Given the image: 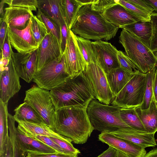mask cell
Here are the masks:
<instances>
[{"instance_id": "obj_1", "label": "cell", "mask_w": 157, "mask_h": 157, "mask_svg": "<svg viewBox=\"0 0 157 157\" xmlns=\"http://www.w3.org/2000/svg\"><path fill=\"white\" fill-rule=\"evenodd\" d=\"M50 92L55 111L68 106L87 107L95 98L91 84L83 73L70 76Z\"/></svg>"}, {"instance_id": "obj_2", "label": "cell", "mask_w": 157, "mask_h": 157, "mask_svg": "<svg viewBox=\"0 0 157 157\" xmlns=\"http://www.w3.org/2000/svg\"><path fill=\"white\" fill-rule=\"evenodd\" d=\"M87 108L68 106L56 111L55 132L70 139L75 144L86 143L94 130L88 116Z\"/></svg>"}, {"instance_id": "obj_3", "label": "cell", "mask_w": 157, "mask_h": 157, "mask_svg": "<svg viewBox=\"0 0 157 157\" xmlns=\"http://www.w3.org/2000/svg\"><path fill=\"white\" fill-rule=\"evenodd\" d=\"M119 28L111 23L90 5L81 6L70 30L75 35L88 40L107 41L116 36Z\"/></svg>"}, {"instance_id": "obj_4", "label": "cell", "mask_w": 157, "mask_h": 157, "mask_svg": "<svg viewBox=\"0 0 157 157\" xmlns=\"http://www.w3.org/2000/svg\"><path fill=\"white\" fill-rule=\"evenodd\" d=\"M87 112L94 130L101 132L133 130L122 120L120 108L117 106L103 104L95 98L89 104Z\"/></svg>"}, {"instance_id": "obj_5", "label": "cell", "mask_w": 157, "mask_h": 157, "mask_svg": "<svg viewBox=\"0 0 157 157\" xmlns=\"http://www.w3.org/2000/svg\"><path fill=\"white\" fill-rule=\"evenodd\" d=\"M119 38L124 53L140 72L146 74L156 67L157 59L154 53L136 36L123 29Z\"/></svg>"}, {"instance_id": "obj_6", "label": "cell", "mask_w": 157, "mask_h": 157, "mask_svg": "<svg viewBox=\"0 0 157 157\" xmlns=\"http://www.w3.org/2000/svg\"><path fill=\"white\" fill-rule=\"evenodd\" d=\"M24 101L33 107L46 124L55 132L56 111L49 90L34 85L25 91Z\"/></svg>"}, {"instance_id": "obj_7", "label": "cell", "mask_w": 157, "mask_h": 157, "mask_svg": "<svg viewBox=\"0 0 157 157\" xmlns=\"http://www.w3.org/2000/svg\"><path fill=\"white\" fill-rule=\"evenodd\" d=\"M146 74H134L121 90L114 98L111 104L120 108H136L143 103Z\"/></svg>"}, {"instance_id": "obj_8", "label": "cell", "mask_w": 157, "mask_h": 157, "mask_svg": "<svg viewBox=\"0 0 157 157\" xmlns=\"http://www.w3.org/2000/svg\"><path fill=\"white\" fill-rule=\"evenodd\" d=\"M70 77L66 71L63 55L52 60L36 71L33 82L42 89L51 90Z\"/></svg>"}, {"instance_id": "obj_9", "label": "cell", "mask_w": 157, "mask_h": 157, "mask_svg": "<svg viewBox=\"0 0 157 157\" xmlns=\"http://www.w3.org/2000/svg\"><path fill=\"white\" fill-rule=\"evenodd\" d=\"M84 73L91 84L95 98L109 105L114 97L103 70L97 63H91L87 65Z\"/></svg>"}, {"instance_id": "obj_10", "label": "cell", "mask_w": 157, "mask_h": 157, "mask_svg": "<svg viewBox=\"0 0 157 157\" xmlns=\"http://www.w3.org/2000/svg\"><path fill=\"white\" fill-rule=\"evenodd\" d=\"M92 45L97 63L105 74L120 67L117 57L118 50L111 43L100 40L92 41Z\"/></svg>"}, {"instance_id": "obj_11", "label": "cell", "mask_w": 157, "mask_h": 157, "mask_svg": "<svg viewBox=\"0 0 157 157\" xmlns=\"http://www.w3.org/2000/svg\"><path fill=\"white\" fill-rule=\"evenodd\" d=\"M63 55L66 71L70 77H73L85 72L87 67L86 63L78 47L75 34L71 30Z\"/></svg>"}, {"instance_id": "obj_12", "label": "cell", "mask_w": 157, "mask_h": 157, "mask_svg": "<svg viewBox=\"0 0 157 157\" xmlns=\"http://www.w3.org/2000/svg\"><path fill=\"white\" fill-rule=\"evenodd\" d=\"M32 18L29 21L26 27L23 29L19 30L7 27V33L11 45L18 53H31L37 50L39 47L36 43L31 32Z\"/></svg>"}, {"instance_id": "obj_13", "label": "cell", "mask_w": 157, "mask_h": 157, "mask_svg": "<svg viewBox=\"0 0 157 157\" xmlns=\"http://www.w3.org/2000/svg\"><path fill=\"white\" fill-rule=\"evenodd\" d=\"M0 100L4 103H8L21 88L20 77L16 70L11 56L8 65L0 68Z\"/></svg>"}, {"instance_id": "obj_14", "label": "cell", "mask_w": 157, "mask_h": 157, "mask_svg": "<svg viewBox=\"0 0 157 157\" xmlns=\"http://www.w3.org/2000/svg\"><path fill=\"white\" fill-rule=\"evenodd\" d=\"M37 51V71L51 61L61 58L63 55L60 44L50 33L44 37Z\"/></svg>"}, {"instance_id": "obj_15", "label": "cell", "mask_w": 157, "mask_h": 157, "mask_svg": "<svg viewBox=\"0 0 157 157\" xmlns=\"http://www.w3.org/2000/svg\"><path fill=\"white\" fill-rule=\"evenodd\" d=\"M98 138L109 146L133 157H143L146 154L145 148L108 132H101Z\"/></svg>"}, {"instance_id": "obj_16", "label": "cell", "mask_w": 157, "mask_h": 157, "mask_svg": "<svg viewBox=\"0 0 157 157\" xmlns=\"http://www.w3.org/2000/svg\"><path fill=\"white\" fill-rule=\"evenodd\" d=\"M101 14L108 21L119 28L142 21L128 10L117 3L105 10Z\"/></svg>"}, {"instance_id": "obj_17", "label": "cell", "mask_w": 157, "mask_h": 157, "mask_svg": "<svg viewBox=\"0 0 157 157\" xmlns=\"http://www.w3.org/2000/svg\"><path fill=\"white\" fill-rule=\"evenodd\" d=\"M4 15L0 20L4 21L7 27L19 30L25 29L30 19L34 16L32 11L25 8L8 7L4 9Z\"/></svg>"}, {"instance_id": "obj_18", "label": "cell", "mask_w": 157, "mask_h": 157, "mask_svg": "<svg viewBox=\"0 0 157 157\" xmlns=\"http://www.w3.org/2000/svg\"><path fill=\"white\" fill-rule=\"evenodd\" d=\"M106 132L124 139L144 148L147 147H155L157 145L155 138V133H149L130 129Z\"/></svg>"}, {"instance_id": "obj_19", "label": "cell", "mask_w": 157, "mask_h": 157, "mask_svg": "<svg viewBox=\"0 0 157 157\" xmlns=\"http://www.w3.org/2000/svg\"><path fill=\"white\" fill-rule=\"evenodd\" d=\"M16 121L18 123L17 128V130L28 136L39 135L71 141L70 139L56 132L47 125L22 121Z\"/></svg>"}, {"instance_id": "obj_20", "label": "cell", "mask_w": 157, "mask_h": 157, "mask_svg": "<svg viewBox=\"0 0 157 157\" xmlns=\"http://www.w3.org/2000/svg\"><path fill=\"white\" fill-rule=\"evenodd\" d=\"M17 138L21 149L26 155L28 152L37 154L57 153L54 150L48 145L25 135L17 130Z\"/></svg>"}, {"instance_id": "obj_21", "label": "cell", "mask_w": 157, "mask_h": 157, "mask_svg": "<svg viewBox=\"0 0 157 157\" xmlns=\"http://www.w3.org/2000/svg\"><path fill=\"white\" fill-rule=\"evenodd\" d=\"M38 8L51 19L61 29L66 23L61 5V0H38Z\"/></svg>"}, {"instance_id": "obj_22", "label": "cell", "mask_w": 157, "mask_h": 157, "mask_svg": "<svg viewBox=\"0 0 157 157\" xmlns=\"http://www.w3.org/2000/svg\"><path fill=\"white\" fill-rule=\"evenodd\" d=\"M134 75L124 71L121 67L113 70L105 74L114 97L121 90Z\"/></svg>"}, {"instance_id": "obj_23", "label": "cell", "mask_w": 157, "mask_h": 157, "mask_svg": "<svg viewBox=\"0 0 157 157\" xmlns=\"http://www.w3.org/2000/svg\"><path fill=\"white\" fill-rule=\"evenodd\" d=\"M146 132L155 133L157 132V103L153 96L149 107L142 109L139 107L135 108Z\"/></svg>"}, {"instance_id": "obj_24", "label": "cell", "mask_w": 157, "mask_h": 157, "mask_svg": "<svg viewBox=\"0 0 157 157\" xmlns=\"http://www.w3.org/2000/svg\"><path fill=\"white\" fill-rule=\"evenodd\" d=\"M136 36L144 44L149 48L152 34L151 21H140L121 27Z\"/></svg>"}, {"instance_id": "obj_25", "label": "cell", "mask_w": 157, "mask_h": 157, "mask_svg": "<svg viewBox=\"0 0 157 157\" xmlns=\"http://www.w3.org/2000/svg\"><path fill=\"white\" fill-rule=\"evenodd\" d=\"M14 112L13 117L16 121H22L47 125L36 110L26 102L18 105Z\"/></svg>"}, {"instance_id": "obj_26", "label": "cell", "mask_w": 157, "mask_h": 157, "mask_svg": "<svg viewBox=\"0 0 157 157\" xmlns=\"http://www.w3.org/2000/svg\"><path fill=\"white\" fill-rule=\"evenodd\" d=\"M120 112L122 120L128 126L136 131L147 132L135 108H120Z\"/></svg>"}, {"instance_id": "obj_27", "label": "cell", "mask_w": 157, "mask_h": 157, "mask_svg": "<svg viewBox=\"0 0 157 157\" xmlns=\"http://www.w3.org/2000/svg\"><path fill=\"white\" fill-rule=\"evenodd\" d=\"M61 5L66 24L70 30L82 5L78 0H61Z\"/></svg>"}, {"instance_id": "obj_28", "label": "cell", "mask_w": 157, "mask_h": 157, "mask_svg": "<svg viewBox=\"0 0 157 157\" xmlns=\"http://www.w3.org/2000/svg\"><path fill=\"white\" fill-rule=\"evenodd\" d=\"M8 103L0 100V154L3 151L8 134Z\"/></svg>"}, {"instance_id": "obj_29", "label": "cell", "mask_w": 157, "mask_h": 157, "mask_svg": "<svg viewBox=\"0 0 157 157\" xmlns=\"http://www.w3.org/2000/svg\"><path fill=\"white\" fill-rule=\"evenodd\" d=\"M75 37L78 47L87 66L91 63H97L93 50L92 41L75 34Z\"/></svg>"}, {"instance_id": "obj_30", "label": "cell", "mask_w": 157, "mask_h": 157, "mask_svg": "<svg viewBox=\"0 0 157 157\" xmlns=\"http://www.w3.org/2000/svg\"><path fill=\"white\" fill-rule=\"evenodd\" d=\"M31 32L36 43L39 47L45 36L49 33L44 23L35 15L32 18Z\"/></svg>"}, {"instance_id": "obj_31", "label": "cell", "mask_w": 157, "mask_h": 157, "mask_svg": "<svg viewBox=\"0 0 157 157\" xmlns=\"http://www.w3.org/2000/svg\"><path fill=\"white\" fill-rule=\"evenodd\" d=\"M8 126L9 131V137L13 146L14 157H26L27 155L21 149L17 138V128L15 127L13 116L8 113Z\"/></svg>"}, {"instance_id": "obj_32", "label": "cell", "mask_w": 157, "mask_h": 157, "mask_svg": "<svg viewBox=\"0 0 157 157\" xmlns=\"http://www.w3.org/2000/svg\"><path fill=\"white\" fill-rule=\"evenodd\" d=\"M156 67L146 73V82L144 101L139 107L142 109H147L150 106L153 96V82Z\"/></svg>"}, {"instance_id": "obj_33", "label": "cell", "mask_w": 157, "mask_h": 157, "mask_svg": "<svg viewBox=\"0 0 157 157\" xmlns=\"http://www.w3.org/2000/svg\"><path fill=\"white\" fill-rule=\"evenodd\" d=\"M36 16L45 25L48 32L54 36L61 43V29L49 18L37 8Z\"/></svg>"}, {"instance_id": "obj_34", "label": "cell", "mask_w": 157, "mask_h": 157, "mask_svg": "<svg viewBox=\"0 0 157 157\" xmlns=\"http://www.w3.org/2000/svg\"><path fill=\"white\" fill-rule=\"evenodd\" d=\"M117 3L119 4L128 10L142 21H150L151 14L138 7L127 0H115Z\"/></svg>"}, {"instance_id": "obj_35", "label": "cell", "mask_w": 157, "mask_h": 157, "mask_svg": "<svg viewBox=\"0 0 157 157\" xmlns=\"http://www.w3.org/2000/svg\"><path fill=\"white\" fill-rule=\"evenodd\" d=\"M8 7H20L29 9L37 12L38 7V0H3Z\"/></svg>"}, {"instance_id": "obj_36", "label": "cell", "mask_w": 157, "mask_h": 157, "mask_svg": "<svg viewBox=\"0 0 157 157\" xmlns=\"http://www.w3.org/2000/svg\"><path fill=\"white\" fill-rule=\"evenodd\" d=\"M117 57L120 67L122 69L133 74L139 72L124 52L121 50L118 51Z\"/></svg>"}, {"instance_id": "obj_37", "label": "cell", "mask_w": 157, "mask_h": 157, "mask_svg": "<svg viewBox=\"0 0 157 157\" xmlns=\"http://www.w3.org/2000/svg\"><path fill=\"white\" fill-rule=\"evenodd\" d=\"M152 34L149 48L153 53L157 51V13H153L151 16Z\"/></svg>"}, {"instance_id": "obj_38", "label": "cell", "mask_w": 157, "mask_h": 157, "mask_svg": "<svg viewBox=\"0 0 157 157\" xmlns=\"http://www.w3.org/2000/svg\"><path fill=\"white\" fill-rule=\"evenodd\" d=\"M50 137L58 144L67 154L70 155H76L80 153L79 151L74 147L71 143V141H66L56 138Z\"/></svg>"}, {"instance_id": "obj_39", "label": "cell", "mask_w": 157, "mask_h": 157, "mask_svg": "<svg viewBox=\"0 0 157 157\" xmlns=\"http://www.w3.org/2000/svg\"><path fill=\"white\" fill-rule=\"evenodd\" d=\"M29 137L37 140L53 148L57 153L69 155L64 151L58 144L53 141L50 137L39 135L32 136Z\"/></svg>"}, {"instance_id": "obj_40", "label": "cell", "mask_w": 157, "mask_h": 157, "mask_svg": "<svg viewBox=\"0 0 157 157\" xmlns=\"http://www.w3.org/2000/svg\"><path fill=\"white\" fill-rule=\"evenodd\" d=\"M117 4L114 0H95L91 5L92 9L101 13L110 6Z\"/></svg>"}, {"instance_id": "obj_41", "label": "cell", "mask_w": 157, "mask_h": 157, "mask_svg": "<svg viewBox=\"0 0 157 157\" xmlns=\"http://www.w3.org/2000/svg\"><path fill=\"white\" fill-rule=\"evenodd\" d=\"M12 51L7 31L3 47L1 50V57L3 59L10 60L11 56Z\"/></svg>"}, {"instance_id": "obj_42", "label": "cell", "mask_w": 157, "mask_h": 157, "mask_svg": "<svg viewBox=\"0 0 157 157\" xmlns=\"http://www.w3.org/2000/svg\"><path fill=\"white\" fill-rule=\"evenodd\" d=\"M70 30L66 23L63 25L61 29V46L63 54L67 45L69 36Z\"/></svg>"}, {"instance_id": "obj_43", "label": "cell", "mask_w": 157, "mask_h": 157, "mask_svg": "<svg viewBox=\"0 0 157 157\" xmlns=\"http://www.w3.org/2000/svg\"><path fill=\"white\" fill-rule=\"evenodd\" d=\"M138 7L144 10L151 14L154 10L146 0H127Z\"/></svg>"}, {"instance_id": "obj_44", "label": "cell", "mask_w": 157, "mask_h": 157, "mask_svg": "<svg viewBox=\"0 0 157 157\" xmlns=\"http://www.w3.org/2000/svg\"><path fill=\"white\" fill-rule=\"evenodd\" d=\"M0 157H14L13 146L9 136L5 142Z\"/></svg>"}, {"instance_id": "obj_45", "label": "cell", "mask_w": 157, "mask_h": 157, "mask_svg": "<svg viewBox=\"0 0 157 157\" xmlns=\"http://www.w3.org/2000/svg\"><path fill=\"white\" fill-rule=\"evenodd\" d=\"M26 157H78V155H69L58 153L37 154L28 152Z\"/></svg>"}, {"instance_id": "obj_46", "label": "cell", "mask_w": 157, "mask_h": 157, "mask_svg": "<svg viewBox=\"0 0 157 157\" xmlns=\"http://www.w3.org/2000/svg\"><path fill=\"white\" fill-rule=\"evenodd\" d=\"M7 27L5 22L0 20V47L2 49L4 41L7 33Z\"/></svg>"}, {"instance_id": "obj_47", "label": "cell", "mask_w": 157, "mask_h": 157, "mask_svg": "<svg viewBox=\"0 0 157 157\" xmlns=\"http://www.w3.org/2000/svg\"><path fill=\"white\" fill-rule=\"evenodd\" d=\"M117 150L109 146L108 148L97 157H117Z\"/></svg>"}, {"instance_id": "obj_48", "label": "cell", "mask_w": 157, "mask_h": 157, "mask_svg": "<svg viewBox=\"0 0 157 157\" xmlns=\"http://www.w3.org/2000/svg\"><path fill=\"white\" fill-rule=\"evenodd\" d=\"M153 94L154 99L157 103V69H156L153 82Z\"/></svg>"}, {"instance_id": "obj_49", "label": "cell", "mask_w": 157, "mask_h": 157, "mask_svg": "<svg viewBox=\"0 0 157 157\" xmlns=\"http://www.w3.org/2000/svg\"><path fill=\"white\" fill-rule=\"evenodd\" d=\"M143 157H157V148L152 149Z\"/></svg>"}, {"instance_id": "obj_50", "label": "cell", "mask_w": 157, "mask_h": 157, "mask_svg": "<svg viewBox=\"0 0 157 157\" xmlns=\"http://www.w3.org/2000/svg\"><path fill=\"white\" fill-rule=\"evenodd\" d=\"M157 13V0H146Z\"/></svg>"}, {"instance_id": "obj_51", "label": "cell", "mask_w": 157, "mask_h": 157, "mask_svg": "<svg viewBox=\"0 0 157 157\" xmlns=\"http://www.w3.org/2000/svg\"><path fill=\"white\" fill-rule=\"evenodd\" d=\"M82 6L86 5H91L93 3L95 0H78Z\"/></svg>"}, {"instance_id": "obj_52", "label": "cell", "mask_w": 157, "mask_h": 157, "mask_svg": "<svg viewBox=\"0 0 157 157\" xmlns=\"http://www.w3.org/2000/svg\"><path fill=\"white\" fill-rule=\"evenodd\" d=\"M5 3L3 0H2L0 2V12L1 17L0 18H2L4 15V9L3 8L4 5Z\"/></svg>"}, {"instance_id": "obj_53", "label": "cell", "mask_w": 157, "mask_h": 157, "mask_svg": "<svg viewBox=\"0 0 157 157\" xmlns=\"http://www.w3.org/2000/svg\"><path fill=\"white\" fill-rule=\"evenodd\" d=\"M117 157H133L126 154L117 150Z\"/></svg>"}, {"instance_id": "obj_54", "label": "cell", "mask_w": 157, "mask_h": 157, "mask_svg": "<svg viewBox=\"0 0 157 157\" xmlns=\"http://www.w3.org/2000/svg\"><path fill=\"white\" fill-rule=\"evenodd\" d=\"M154 54L156 58L157 59V51L154 52Z\"/></svg>"}]
</instances>
